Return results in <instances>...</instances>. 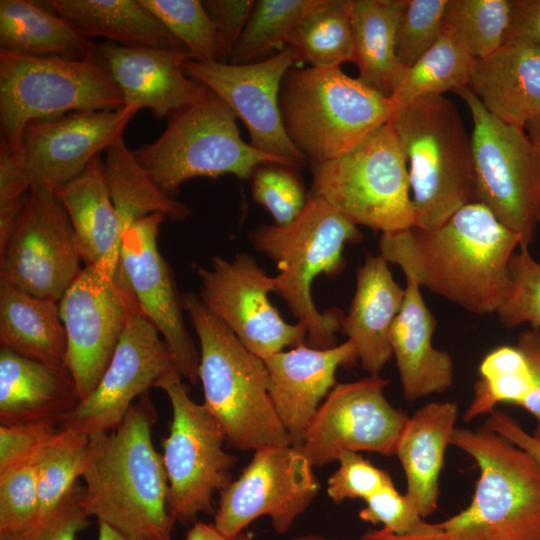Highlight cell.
I'll return each mask as SVG.
<instances>
[{"instance_id":"83f0119b","label":"cell","mask_w":540,"mask_h":540,"mask_svg":"<svg viewBox=\"0 0 540 540\" xmlns=\"http://www.w3.org/2000/svg\"><path fill=\"white\" fill-rule=\"evenodd\" d=\"M457 418L455 402H431L409 416L402 431L396 456L404 470L406 494L423 518L437 508L440 475Z\"/></svg>"},{"instance_id":"f6af8a7d","label":"cell","mask_w":540,"mask_h":540,"mask_svg":"<svg viewBox=\"0 0 540 540\" xmlns=\"http://www.w3.org/2000/svg\"><path fill=\"white\" fill-rule=\"evenodd\" d=\"M39 516V491L34 463L0 472V533L25 530Z\"/></svg>"},{"instance_id":"681fc988","label":"cell","mask_w":540,"mask_h":540,"mask_svg":"<svg viewBox=\"0 0 540 540\" xmlns=\"http://www.w3.org/2000/svg\"><path fill=\"white\" fill-rule=\"evenodd\" d=\"M82 492L83 488L78 487L53 513L25 530L0 533V540H77L78 534L89 524L82 507Z\"/></svg>"},{"instance_id":"f35d334b","label":"cell","mask_w":540,"mask_h":540,"mask_svg":"<svg viewBox=\"0 0 540 540\" xmlns=\"http://www.w3.org/2000/svg\"><path fill=\"white\" fill-rule=\"evenodd\" d=\"M481 379L467 408L466 421L490 415L499 403L520 406L533 388V376L527 359L516 346H500L489 352L479 367Z\"/></svg>"},{"instance_id":"8d00e7d4","label":"cell","mask_w":540,"mask_h":540,"mask_svg":"<svg viewBox=\"0 0 540 540\" xmlns=\"http://www.w3.org/2000/svg\"><path fill=\"white\" fill-rule=\"evenodd\" d=\"M321 0H254L247 22L229 62L250 64L288 42L302 19Z\"/></svg>"},{"instance_id":"52a82bcc","label":"cell","mask_w":540,"mask_h":540,"mask_svg":"<svg viewBox=\"0 0 540 540\" xmlns=\"http://www.w3.org/2000/svg\"><path fill=\"white\" fill-rule=\"evenodd\" d=\"M362 238L357 225L319 197L308 195L301 214L285 226L260 225L251 234L257 250L278 266L275 291L298 322L307 328L309 346L331 348L341 328L339 310L320 312L314 305L311 286L315 277L334 275L343 265L347 243Z\"/></svg>"},{"instance_id":"e0dca14e","label":"cell","mask_w":540,"mask_h":540,"mask_svg":"<svg viewBox=\"0 0 540 540\" xmlns=\"http://www.w3.org/2000/svg\"><path fill=\"white\" fill-rule=\"evenodd\" d=\"M197 274L203 304L256 356L265 360L305 341V325L287 323L268 298L275 291L274 277L248 254L231 261L214 257L210 267H199Z\"/></svg>"},{"instance_id":"11a10c76","label":"cell","mask_w":540,"mask_h":540,"mask_svg":"<svg viewBox=\"0 0 540 540\" xmlns=\"http://www.w3.org/2000/svg\"><path fill=\"white\" fill-rule=\"evenodd\" d=\"M488 416L486 427L521 447L540 463V441L533 434L504 411L494 410Z\"/></svg>"},{"instance_id":"4316f807","label":"cell","mask_w":540,"mask_h":540,"mask_svg":"<svg viewBox=\"0 0 540 540\" xmlns=\"http://www.w3.org/2000/svg\"><path fill=\"white\" fill-rule=\"evenodd\" d=\"M53 193L68 214L85 266L103 264L117 272L123 232L101 155Z\"/></svg>"},{"instance_id":"277c9868","label":"cell","mask_w":540,"mask_h":540,"mask_svg":"<svg viewBox=\"0 0 540 540\" xmlns=\"http://www.w3.org/2000/svg\"><path fill=\"white\" fill-rule=\"evenodd\" d=\"M390 123L408 165L414 227L436 229L477 202L471 139L452 101L418 99L397 109Z\"/></svg>"},{"instance_id":"bcb514c9","label":"cell","mask_w":540,"mask_h":540,"mask_svg":"<svg viewBox=\"0 0 540 540\" xmlns=\"http://www.w3.org/2000/svg\"><path fill=\"white\" fill-rule=\"evenodd\" d=\"M359 511L362 521L373 525L381 524L382 528L397 535H414L434 530L437 524L424 520L416 504L405 493L397 491L391 484L365 501Z\"/></svg>"},{"instance_id":"7402d4cb","label":"cell","mask_w":540,"mask_h":540,"mask_svg":"<svg viewBox=\"0 0 540 540\" xmlns=\"http://www.w3.org/2000/svg\"><path fill=\"white\" fill-rule=\"evenodd\" d=\"M97 52L123 96L124 105L150 109L157 118L199 101L208 88L189 77L183 63L192 59L186 50L129 47L105 41Z\"/></svg>"},{"instance_id":"91938a15","label":"cell","mask_w":540,"mask_h":540,"mask_svg":"<svg viewBox=\"0 0 540 540\" xmlns=\"http://www.w3.org/2000/svg\"><path fill=\"white\" fill-rule=\"evenodd\" d=\"M530 138L540 146V117L531 120L525 127Z\"/></svg>"},{"instance_id":"5bb4252c","label":"cell","mask_w":540,"mask_h":540,"mask_svg":"<svg viewBox=\"0 0 540 540\" xmlns=\"http://www.w3.org/2000/svg\"><path fill=\"white\" fill-rule=\"evenodd\" d=\"M81 261L66 210L54 193L32 187L0 246V282L59 302L81 272Z\"/></svg>"},{"instance_id":"9c48e42d","label":"cell","mask_w":540,"mask_h":540,"mask_svg":"<svg viewBox=\"0 0 540 540\" xmlns=\"http://www.w3.org/2000/svg\"><path fill=\"white\" fill-rule=\"evenodd\" d=\"M167 118L163 133L133 153L158 186L172 197L181 184L195 177L232 174L247 180L262 163L292 167L246 143L236 114L210 89L199 101Z\"/></svg>"},{"instance_id":"9a60e30c","label":"cell","mask_w":540,"mask_h":540,"mask_svg":"<svg viewBox=\"0 0 540 540\" xmlns=\"http://www.w3.org/2000/svg\"><path fill=\"white\" fill-rule=\"evenodd\" d=\"M313 468L291 444L255 450L240 476L219 492L213 524L224 535L234 537L267 516L277 533L288 532L319 492Z\"/></svg>"},{"instance_id":"8992f818","label":"cell","mask_w":540,"mask_h":540,"mask_svg":"<svg viewBox=\"0 0 540 540\" xmlns=\"http://www.w3.org/2000/svg\"><path fill=\"white\" fill-rule=\"evenodd\" d=\"M279 106L289 139L310 166L349 152L395 112L390 98L341 67L290 68Z\"/></svg>"},{"instance_id":"f1b7e54d","label":"cell","mask_w":540,"mask_h":540,"mask_svg":"<svg viewBox=\"0 0 540 540\" xmlns=\"http://www.w3.org/2000/svg\"><path fill=\"white\" fill-rule=\"evenodd\" d=\"M68 370L1 348L0 423L61 420L78 405Z\"/></svg>"},{"instance_id":"3957f363","label":"cell","mask_w":540,"mask_h":540,"mask_svg":"<svg viewBox=\"0 0 540 540\" xmlns=\"http://www.w3.org/2000/svg\"><path fill=\"white\" fill-rule=\"evenodd\" d=\"M181 303L199 340L203 404L222 426L227 443L241 451L292 445L269 395L264 360L250 352L199 295L186 292Z\"/></svg>"},{"instance_id":"603a6c76","label":"cell","mask_w":540,"mask_h":540,"mask_svg":"<svg viewBox=\"0 0 540 540\" xmlns=\"http://www.w3.org/2000/svg\"><path fill=\"white\" fill-rule=\"evenodd\" d=\"M357 361L349 340L327 349L303 343L264 360L270 398L293 446L301 444L322 399L336 385L337 369Z\"/></svg>"},{"instance_id":"836d02e7","label":"cell","mask_w":540,"mask_h":540,"mask_svg":"<svg viewBox=\"0 0 540 540\" xmlns=\"http://www.w3.org/2000/svg\"><path fill=\"white\" fill-rule=\"evenodd\" d=\"M104 168L123 233L138 220L152 214H162L174 221L184 220L190 215L186 204L158 186L124 139L106 149Z\"/></svg>"},{"instance_id":"680465c9","label":"cell","mask_w":540,"mask_h":540,"mask_svg":"<svg viewBox=\"0 0 540 540\" xmlns=\"http://www.w3.org/2000/svg\"><path fill=\"white\" fill-rule=\"evenodd\" d=\"M97 540H148L124 534L104 523H98Z\"/></svg>"},{"instance_id":"ee69618b","label":"cell","mask_w":540,"mask_h":540,"mask_svg":"<svg viewBox=\"0 0 540 540\" xmlns=\"http://www.w3.org/2000/svg\"><path fill=\"white\" fill-rule=\"evenodd\" d=\"M511 286L496 314L503 326L515 328L529 323L540 328V263L528 247L519 246L509 264Z\"/></svg>"},{"instance_id":"f546056e","label":"cell","mask_w":540,"mask_h":540,"mask_svg":"<svg viewBox=\"0 0 540 540\" xmlns=\"http://www.w3.org/2000/svg\"><path fill=\"white\" fill-rule=\"evenodd\" d=\"M41 3L89 39L101 37L129 47L188 51L140 0H50Z\"/></svg>"},{"instance_id":"484cf974","label":"cell","mask_w":540,"mask_h":540,"mask_svg":"<svg viewBox=\"0 0 540 540\" xmlns=\"http://www.w3.org/2000/svg\"><path fill=\"white\" fill-rule=\"evenodd\" d=\"M420 288L415 281L406 278L403 304L390 336L403 393L408 401L446 391L454 377L451 356L432 344L436 320Z\"/></svg>"},{"instance_id":"f5cc1de1","label":"cell","mask_w":540,"mask_h":540,"mask_svg":"<svg viewBox=\"0 0 540 540\" xmlns=\"http://www.w3.org/2000/svg\"><path fill=\"white\" fill-rule=\"evenodd\" d=\"M507 43L540 45V0H513Z\"/></svg>"},{"instance_id":"ab89813d","label":"cell","mask_w":540,"mask_h":540,"mask_svg":"<svg viewBox=\"0 0 540 540\" xmlns=\"http://www.w3.org/2000/svg\"><path fill=\"white\" fill-rule=\"evenodd\" d=\"M513 0H449L445 26L475 59L488 57L508 38Z\"/></svg>"},{"instance_id":"7a4b0ae2","label":"cell","mask_w":540,"mask_h":540,"mask_svg":"<svg viewBox=\"0 0 540 540\" xmlns=\"http://www.w3.org/2000/svg\"><path fill=\"white\" fill-rule=\"evenodd\" d=\"M156 418L146 393L115 429L89 435L82 507L89 518L124 534L172 540L168 478L152 442Z\"/></svg>"},{"instance_id":"60d3db41","label":"cell","mask_w":540,"mask_h":540,"mask_svg":"<svg viewBox=\"0 0 540 540\" xmlns=\"http://www.w3.org/2000/svg\"><path fill=\"white\" fill-rule=\"evenodd\" d=\"M197 61H219L217 31L200 0H140Z\"/></svg>"},{"instance_id":"7c38bea8","label":"cell","mask_w":540,"mask_h":540,"mask_svg":"<svg viewBox=\"0 0 540 540\" xmlns=\"http://www.w3.org/2000/svg\"><path fill=\"white\" fill-rule=\"evenodd\" d=\"M171 404L172 421L161 454L170 490V511L176 523L193 524L200 514L214 513L215 492L233 480L237 458L226 451V434L204 404L189 395L178 371L156 384Z\"/></svg>"},{"instance_id":"8fae6325","label":"cell","mask_w":540,"mask_h":540,"mask_svg":"<svg viewBox=\"0 0 540 540\" xmlns=\"http://www.w3.org/2000/svg\"><path fill=\"white\" fill-rule=\"evenodd\" d=\"M473 121L471 150L477 202L529 247L540 211V146L525 129L492 115L468 87L454 91Z\"/></svg>"},{"instance_id":"be15d7a7","label":"cell","mask_w":540,"mask_h":540,"mask_svg":"<svg viewBox=\"0 0 540 540\" xmlns=\"http://www.w3.org/2000/svg\"><path fill=\"white\" fill-rule=\"evenodd\" d=\"M539 222H540V211H539Z\"/></svg>"},{"instance_id":"db71d44e","label":"cell","mask_w":540,"mask_h":540,"mask_svg":"<svg viewBox=\"0 0 540 540\" xmlns=\"http://www.w3.org/2000/svg\"><path fill=\"white\" fill-rule=\"evenodd\" d=\"M516 347L527 359L533 376V388L520 407L540 421V328L522 331Z\"/></svg>"},{"instance_id":"f907efd6","label":"cell","mask_w":540,"mask_h":540,"mask_svg":"<svg viewBox=\"0 0 540 540\" xmlns=\"http://www.w3.org/2000/svg\"><path fill=\"white\" fill-rule=\"evenodd\" d=\"M31 188L15 153L0 141V246L7 240Z\"/></svg>"},{"instance_id":"d590c367","label":"cell","mask_w":540,"mask_h":540,"mask_svg":"<svg viewBox=\"0 0 540 540\" xmlns=\"http://www.w3.org/2000/svg\"><path fill=\"white\" fill-rule=\"evenodd\" d=\"M474 62L445 26L437 42L403 74L390 97L395 111L418 99L468 86Z\"/></svg>"},{"instance_id":"6125c7cd","label":"cell","mask_w":540,"mask_h":540,"mask_svg":"<svg viewBox=\"0 0 540 540\" xmlns=\"http://www.w3.org/2000/svg\"><path fill=\"white\" fill-rule=\"evenodd\" d=\"M533 435L535 436V438H537L540 441V421H537V425H536Z\"/></svg>"},{"instance_id":"7bdbcfd3","label":"cell","mask_w":540,"mask_h":540,"mask_svg":"<svg viewBox=\"0 0 540 540\" xmlns=\"http://www.w3.org/2000/svg\"><path fill=\"white\" fill-rule=\"evenodd\" d=\"M448 3L449 0H405L397 33V56L404 73L441 36Z\"/></svg>"},{"instance_id":"4dcf8cb0","label":"cell","mask_w":540,"mask_h":540,"mask_svg":"<svg viewBox=\"0 0 540 540\" xmlns=\"http://www.w3.org/2000/svg\"><path fill=\"white\" fill-rule=\"evenodd\" d=\"M1 348L67 370L66 332L58 302L0 282Z\"/></svg>"},{"instance_id":"1f68e13d","label":"cell","mask_w":540,"mask_h":540,"mask_svg":"<svg viewBox=\"0 0 540 540\" xmlns=\"http://www.w3.org/2000/svg\"><path fill=\"white\" fill-rule=\"evenodd\" d=\"M0 51L82 60L96 54L97 44L41 2L1 0Z\"/></svg>"},{"instance_id":"44dd1931","label":"cell","mask_w":540,"mask_h":540,"mask_svg":"<svg viewBox=\"0 0 540 540\" xmlns=\"http://www.w3.org/2000/svg\"><path fill=\"white\" fill-rule=\"evenodd\" d=\"M166 219L152 214L123 233L118 273L127 281L142 314L161 335L178 373L195 384L200 354L186 329L181 297L157 244L160 225Z\"/></svg>"},{"instance_id":"ac0fdd59","label":"cell","mask_w":540,"mask_h":540,"mask_svg":"<svg viewBox=\"0 0 540 540\" xmlns=\"http://www.w3.org/2000/svg\"><path fill=\"white\" fill-rule=\"evenodd\" d=\"M294 62L286 47L265 60L243 65L188 59L183 70L233 110L245 124L253 148L300 170L307 162L289 139L279 106L282 80Z\"/></svg>"},{"instance_id":"4fadbf2b","label":"cell","mask_w":540,"mask_h":540,"mask_svg":"<svg viewBox=\"0 0 540 540\" xmlns=\"http://www.w3.org/2000/svg\"><path fill=\"white\" fill-rule=\"evenodd\" d=\"M58 305L67 340L65 366L81 401L97 386L139 306L127 281L103 264L85 266Z\"/></svg>"},{"instance_id":"d4e9b609","label":"cell","mask_w":540,"mask_h":540,"mask_svg":"<svg viewBox=\"0 0 540 540\" xmlns=\"http://www.w3.org/2000/svg\"><path fill=\"white\" fill-rule=\"evenodd\" d=\"M468 87L492 115L525 129L540 117V45L507 43L475 59Z\"/></svg>"},{"instance_id":"6f0895ef","label":"cell","mask_w":540,"mask_h":540,"mask_svg":"<svg viewBox=\"0 0 540 540\" xmlns=\"http://www.w3.org/2000/svg\"><path fill=\"white\" fill-rule=\"evenodd\" d=\"M356 540H443V534L438 523L434 530L426 533L397 535L381 528L369 530L359 536Z\"/></svg>"},{"instance_id":"816d5d0a","label":"cell","mask_w":540,"mask_h":540,"mask_svg":"<svg viewBox=\"0 0 540 540\" xmlns=\"http://www.w3.org/2000/svg\"><path fill=\"white\" fill-rule=\"evenodd\" d=\"M254 0H204L219 40V62L228 63L249 17Z\"/></svg>"},{"instance_id":"d6a6232c","label":"cell","mask_w":540,"mask_h":540,"mask_svg":"<svg viewBox=\"0 0 540 540\" xmlns=\"http://www.w3.org/2000/svg\"><path fill=\"white\" fill-rule=\"evenodd\" d=\"M405 0H351L358 79L390 98L404 70L397 56V33Z\"/></svg>"},{"instance_id":"7dc6e473","label":"cell","mask_w":540,"mask_h":540,"mask_svg":"<svg viewBox=\"0 0 540 540\" xmlns=\"http://www.w3.org/2000/svg\"><path fill=\"white\" fill-rule=\"evenodd\" d=\"M337 462L339 466L327 483V494L334 503L356 498L365 501L394 484L386 470L376 467L357 452H343Z\"/></svg>"},{"instance_id":"ffe728a7","label":"cell","mask_w":540,"mask_h":540,"mask_svg":"<svg viewBox=\"0 0 540 540\" xmlns=\"http://www.w3.org/2000/svg\"><path fill=\"white\" fill-rule=\"evenodd\" d=\"M136 110L83 111L30 122L17 162L31 187L52 193L81 174L102 151L123 140Z\"/></svg>"},{"instance_id":"30bf717a","label":"cell","mask_w":540,"mask_h":540,"mask_svg":"<svg viewBox=\"0 0 540 540\" xmlns=\"http://www.w3.org/2000/svg\"><path fill=\"white\" fill-rule=\"evenodd\" d=\"M310 167L309 195L356 225L382 234L414 227L408 165L390 122L349 152Z\"/></svg>"},{"instance_id":"6da1fadb","label":"cell","mask_w":540,"mask_h":540,"mask_svg":"<svg viewBox=\"0 0 540 540\" xmlns=\"http://www.w3.org/2000/svg\"><path fill=\"white\" fill-rule=\"evenodd\" d=\"M520 238L483 203L456 211L432 230L384 233L380 254L415 281L478 315L496 313L510 286V260Z\"/></svg>"},{"instance_id":"cb8c5ba5","label":"cell","mask_w":540,"mask_h":540,"mask_svg":"<svg viewBox=\"0 0 540 540\" xmlns=\"http://www.w3.org/2000/svg\"><path fill=\"white\" fill-rule=\"evenodd\" d=\"M388 261L368 254L358 268L356 290L341 330L354 345L362 368L379 376L393 356L391 329L405 296L393 278Z\"/></svg>"},{"instance_id":"d6986e66","label":"cell","mask_w":540,"mask_h":540,"mask_svg":"<svg viewBox=\"0 0 540 540\" xmlns=\"http://www.w3.org/2000/svg\"><path fill=\"white\" fill-rule=\"evenodd\" d=\"M175 370L161 335L137 307L97 386L61 420L60 428L88 436L115 429L136 398Z\"/></svg>"},{"instance_id":"74e56055","label":"cell","mask_w":540,"mask_h":540,"mask_svg":"<svg viewBox=\"0 0 540 540\" xmlns=\"http://www.w3.org/2000/svg\"><path fill=\"white\" fill-rule=\"evenodd\" d=\"M89 436L60 428L38 454L34 465L39 491L38 520L53 513L79 487Z\"/></svg>"},{"instance_id":"2e32d148","label":"cell","mask_w":540,"mask_h":540,"mask_svg":"<svg viewBox=\"0 0 540 540\" xmlns=\"http://www.w3.org/2000/svg\"><path fill=\"white\" fill-rule=\"evenodd\" d=\"M387 384L369 375L333 387L297 447L313 466L337 461L346 451L396 455L409 416L387 400Z\"/></svg>"},{"instance_id":"b9f144b4","label":"cell","mask_w":540,"mask_h":540,"mask_svg":"<svg viewBox=\"0 0 540 540\" xmlns=\"http://www.w3.org/2000/svg\"><path fill=\"white\" fill-rule=\"evenodd\" d=\"M298 172L293 167L267 162L252 173V197L271 214L277 226L292 223L307 204L308 195Z\"/></svg>"},{"instance_id":"ba28073f","label":"cell","mask_w":540,"mask_h":540,"mask_svg":"<svg viewBox=\"0 0 540 540\" xmlns=\"http://www.w3.org/2000/svg\"><path fill=\"white\" fill-rule=\"evenodd\" d=\"M124 107L121 91L98 52L74 60L0 51L1 141L14 153L20 151L32 121Z\"/></svg>"},{"instance_id":"e575fe53","label":"cell","mask_w":540,"mask_h":540,"mask_svg":"<svg viewBox=\"0 0 540 540\" xmlns=\"http://www.w3.org/2000/svg\"><path fill=\"white\" fill-rule=\"evenodd\" d=\"M294 60L333 68L355 60L351 0H321L287 42Z\"/></svg>"},{"instance_id":"c3c4849f","label":"cell","mask_w":540,"mask_h":540,"mask_svg":"<svg viewBox=\"0 0 540 540\" xmlns=\"http://www.w3.org/2000/svg\"><path fill=\"white\" fill-rule=\"evenodd\" d=\"M58 425L53 420L0 423V472L34 463Z\"/></svg>"},{"instance_id":"9f6ffc18","label":"cell","mask_w":540,"mask_h":540,"mask_svg":"<svg viewBox=\"0 0 540 540\" xmlns=\"http://www.w3.org/2000/svg\"><path fill=\"white\" fill-rule=\"evenodd\" d=\"M253 534L244 530L234 537H228L221 533L215 525L196 521L186 533L185 540H253Z\"/></svg>"},{"instance_id":"5b68a950","label":"cell","mask_w":540,"mask_h":540,"mask_svg":"<svg viewBox=\"0 0 540 540\" xmlns=\"http://www.w3.org/2000/svg\"><path fill=\"white\" fill-rule=\"evenodd\" d=\"M478 468L470 504L439 523L443 540H540V463L488 427L456 428Z\"/></svg>"},{"instance_id":"94428289","label":"cell","mask_w":540,"mask_h":540,"mask_svg":"<svg viewBox=\"0 0 540 540\" xmlns=\"http://www.w3.org/2000/svg\"><path fill=\"white\" fill-rule=\"evenodd\" d=\"M290 540H338V539L328 538L319 534H306V535H299V536L293 537Z\"/></svg>"}]
</instances>
